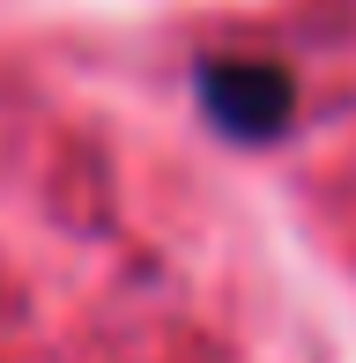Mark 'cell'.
Instances as JSON below:
<instances>
[{
    "mask_svg": "<svg viewBox=\"0 0 356 363\" xmlns=\"http://www.w3.org/2000/svg\"><path fill=\"white\" fill-rule=\"evenodd\" d=\"M201 104L216 111V126L223 134H245V141H260L282 126V111H289V82L267 67V60H223V67H208L201 74Z\"/></svg>",
    "mask_w": 356,
    "mask_h": 363,
    "instance_id": "6da1fadb",
    "label": "cell"
}]
</instances>
